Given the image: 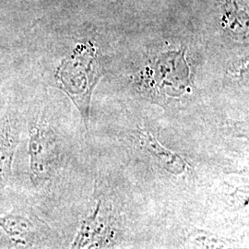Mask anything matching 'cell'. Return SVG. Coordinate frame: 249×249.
Instances as JSON below:
<instances>
[{
  "label": "cell",
  "instance_id": "5b68a950",
  "mask_svg": "<svg viewBox=\"0 0 249 249\" xmlns=\"http://www.w3.org/2000/svg\"><path fill=\"white\" fill-rule=\"evenodd\" d=\"M0 227L16 245L30 246L35 239V223L26 214L13 212L0 217Z\"/></svg>",
  "mask_w": 249,
  "mask_h": 249
},
{
  "label": "cell",
  "instance_id": "277c9868",
  "mask_svg": "<svg viewBox=\"0 0 249 249\" xmlns=\"http://www.w3.org/2000/svg\"><path fill=\"white\" fill-rule=\"evenodd\" d=\"M107 230L106 216L103 215L102 204L99 202L94 212L82 223L79 233L72 244V248H101L100 245H102V241L104 240Z\"/></svg>",
  "mask_w": 249,
  "mask_h": 249
},
{
  "label": "cell",
  "instance_id": "6da1fadb",
  "mask_svg": "<svg viewBox=\"0 0 249 249\" xmlns=\"http://www.w3.org/2000/svg\"><path fill=\"white\" fill-rule=\"evenodd\" d=\"M102 77L96 49L91 44L80 45L63 60L56 73V81L79 109L86 126L94 87Z\"/></svg>",
  "mask_w": 249,
  "mask_h": 249
},
{
  "label": "cell",
  "instance_id": "3957f363",
  "mask_svg": "<svg viewBox=\"0 0 249 249\" xmlns=\"http://www.w3.org/2000/svg\"><path fill=\"white\" fill-rule=\"evenodd\" d=\"M138 133L143 149L151 154L163 169L175 176L186 173L188 165L185 159L175 151L164 148L146 128L139 126Z\"/></svg>",
  "mask_w": 249,
  "mask_h": 249
},
{
  "label": "cell",
  "instance_id": "7a4b0ae2",
  "mask_svg": "<svg viewBox=\"0 0 249 249\" xmlns=\"http://www.w3.org/2000/svg\"><path fill=\"white\" fill-rule=\"evenodd\" d=\"M29 152L32 181L41 184L51 176L55 160L54 137L45 124L37 123L31 127Z\"/></svg>",
  "mask_w": 249,
  "mask_h": 249
},
{
  "label": "cell",
  "instance_id": "52a82bcc",
  "mask_svg": "<svg viewBox=\"0 0 249 249\" xmlns=\"http://www.w3.org/2000/svg\"><path fill=\"white\" fill-rule=\"evenodd\" d=\"M187 239L189 244L202 249H228L231 247V241L196 228H192L188 231Z\"/></svg>",
  "mask_w": 249,
  "mask_h": 249
},
{
  "label": "cell",
  "instance_id": "8992f818",
  "mask_svg": "<svg viewBox=\"0 0 249 249\" xmlns=\"http://www.w3.org/2000/svg\"><path fill=\"white\" fill-rule=\"evenodd\" d=\"M17 135L8 121L0 122V188L9 181L15 149Z\"/></svg>",
  "mask_w": 249,
  "mask_h": 249
}]
</instances>
